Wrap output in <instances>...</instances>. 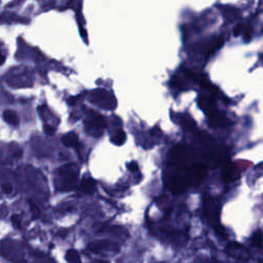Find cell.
I'll return each mask as SVG.
<instances>
[{"instance_id":"cell-19","label":"cell","mask_w":263,"mask_h":263,"mask_svg":"<svg viewBox=\"0 0 263 263\" xmlns=\"http://www.w3.org/2000/svg\"><path fill=\"white\" fill-rule=\"evenodd\" d=\"M44 133H45L46 135H53V134L55 133L56 129H55L54 127H52V126H49V125H44Z\"/></svg>"},{"instance_id":"cell-18","label":"cell","mask_w":263,"mask_h":263,"mask_svg":"<svg viewBox=\"0 0 263 263\" xmlns=\"http://www.w3.org/2000/svg\"><path fill=\"white\" fill-rule=\"evenodd\" d=\"M1 190H2L3 194H5V195H9V194H11V192L13 191V187H12L11 184L5 183V184H2V186H1Z\"/></svg>"},{"instance_id":"cell-10","label":"cell","mask_w":263,"mask_h":263,"mask_svg":"<svg viewBox=\"0 0 263 263\" xmlns=\"http://www.w3.org/2000/svg\"><path fill=\"white\" fill-rule=\"evenodd\" d=\"M3 118L6 123L11 124L13 126H18L19 125V115L14 110H4L3 111Z\"/></svg>"},{"instance_id":"cell-14","label":"cell","mask_w":263,"mask_h":263,"mask_svg":"<svg viewBox=\"0 0 263 263\" xmlns=\"http://www.w3.org/2000/svg\"><path fill=\"white\" fill-rule=\"evenodd\" d=\"M251 241H252V245L256 247H261L263 245V234L260 229L256 230L254 234H253L251 238Z\"/></svg>"},{"instance_id":"cell-22","label":"cell","mask_w":263,"mask_h":263,"mask_svg":"<svg viewBox=\"0 0 263 263\" xmlns=\"http://www.w3.org/2000/svg\"><path fill=\"white\" fill-rule=\"evenodd\" d=\"M30 207H31V210H32V212L34 211V214H35V217L38 215V209L36 208V206L34 205V204H32L31 203V201H30Z\"/></svg>"},{"instance_id":"cell-9","label":"cell","mask_w":263,"mask_h":263,"mask_svg":"<svg viewBox=\"0 0 263 263\" xmlns=\"http://www.w3.org/2000/svg\"><path fill=\"white\" fill-rule=\"evenodd\" d=\"M62 143L66 147H77L78 146V136L74 132H69L68 134L62 137Z\"/></svg>"},{"instance_id":"cell-21","label":"cell","mask_w":263,"mask_h":263,"mask_svg":"<svg viewBox=\"0 0 263 263\" xmlns=\"http://www.w3.org/2000/svg\"><path fill=\"white\" fill-rule=\"evenodd\" d=\"M14 155H15V157H16V158H18V159H19V158H21V157H22V155H23V150H22V149H19V150H17Z\"/></svg>"},{"instance_id":"cell-15","label":"cell","mask_w":263,"mask_h":263,"mask_svg":"<svg viewBox=\"0 0 263 263\" xmlns=\"http://www.w3.org/2000/svg\"><path fill=\"white\" fill-rule=\"evenodd\" d=\"M252 35H253V30L251 27L247 26L244 30V33H242V36H244V39L245 42H250V40L252 39Z\"/></svg>"},{"instance_id":"cell-5","label":"cell","mask_w":263,"mask_h":263,"mask_svg":"<svg viewBox=\"0 0 263 263\" xmlns=\"http://www.w3.org/2000/svg\"><path fill=\"white\" fill-rule=\"evenodd\" d=\"M111 95L107 92H105L104 89H96L95 92H93L92 94V97L93 99H89V101L92 100L94 103L100 105V106H102V108H104V103L105 102V105H106V108H109V109H112L115 105L114 103V100L113 98H111V99H105V98H108L110 97Z\"/></svg>"},{"instance_id":"cell-7","label":"cell","mask_w":263,"mask_h":263,"mask_svg":"<svg viewBox=\"0 0 263 263\" xmlns=\"http://www.w3.org/2000/svg\"><path fill=\"white\" fill-rule=\"evenodd\" d=\"M240 177H241V173H240V170L237 168V166L231 165V164L225 166L223 170V174H222V178L224 179V181L234 182L240 179Z\"/></svg>"},{"instance_id":"cell-3","label":"cell","mask_w":263,"mask_h":263,"mask_svg":"<svg viewBox=\"0 0 263 263\" xmlns=\"http://www.w3.org/2000/svg\"><path fill=\"white\" fill-rule=\"evenodd\" d=\"M225 252L228 256L238 260H248L250 258L249 251L236 241L229 242L225 248Z\"/></svg>"},{"instance_id":"cell-20","label":"cell","mask_w":263,"mask_h":263,"mask_svg":"<svg viewBox=\"0 0 263 263\" xmlns=\"http://www.w3.org/2000/svg\"><path fill=\"white\" fill-rule=\"evenodd\" d=\"M12 221H13V223H14V225H15L16 227H20V226H21V224H20V218H19V216H17V215H13V216H12Z\"/></svg>"},{"instance_id":"cell-17","label":"cell","mask_w":263,"mask_h":263,"mask_svg":"<svg viewBox=\"0 0 263 263\" xmlns=\"http://www.w3.org/2000/svg\"><path fill=\"white\" fill-rule=\"evenodd\" d=\"M128 169L130 172H132V173H136V172L139 171V166L137 165L136 161H132V163L129 164Z\"/></svg>"},{"instance_id":"cell-2","label":"cell","mask_w":263,"mask_h":263,"mask_svg":"<svg viewBox=\"0 0 263 263\" xmlns=\"http://www.w3.org/2000/svg\"><path fill=\"white\" fill-rule=\"evenodd\" d=\"M92 118H89V120H86V131L88 132V134L92 135H95L94 131H97L98 134L101 135L103 130L107 127L106 121L102 115L94 112V111H92Z\"/></svg>"},{"instance_id":"cell-8","label":"cell","mask_w":263,"mask_h":263,"mask_svg":"<svg viewBox=\"0 0 263 263\" xmlns=\"http://www.w3.org/2000/svg\"><path fill=\"white\" fill-rule=\"evenodd\" d=\"M79 191L85 195H92L95 190V181L93 178H85L79 185Z\"/></svg>"},{"instance_id":"cell-16","label":"cell","mask_w":263,"mask_h":263,"mask_svg":"<svg viewBox=\"0 0 263 263\" xmlns=\"http://www.w3.org/2000/svg\"><path fill=\"white\" fill-rule=\"evenodd\" d=\"M245 26L242 25V24H239L237 25L235 28H234V35L235 36H239L241 34L244 33V30H245Z\"/></svg>"},{"instance_id":"cell-4","label":"cell","mask_w":263,"mask_h":263,"mask_svg":"<svg viewBox=\"0 0 263 263\" xmlns=\"http://www.w3.org/2000/svg\"><path fill=\"white\" fill-rule=\"evenodd\" d=\"M197 104L199 108L203 110L208 116L213 115L214 113L217 112L215 100L210 95H200L197 100Z\"/></svg>"},{"instance_id":"cell-12","label":"cell","mask_w":263,"mask_h":263,"mask_svg":"<svg viewBox=\"0 0 263 263\" xmlns=\"http://www.w3.org/2000/svg\"><path fill=\"white\" fill-rule=\"evenodd\" d=\"M126 138H127V136H126L125 132L121 129H118L115 132L114 136L111 138V140H112V143L115 145H123L126 142Z\"/></svg>"},{"instance_id":"cell-11","label":"cell","mask_w":263,"mask_h":263,"mask_svg":"<svg viewBox=\"0 0 263 263\" xmlns=\"http://www.w3.org/2000/svg\"><path fill=\"white\" fill-rule=\"evenodd\" d=\"M181 126H182V128H183L185 131H188V132L194 131V130H196V128H197L195 120L192 119L190 116H187V115H183V116H182V119H181Z\"/></svg>"},{"instance_id":"cell-23","label":"cell","mask_w":263,"mask_h":263,"mask_svg":"<svg viewBox=\"0 0 263 263\" xmlns=\"http://www.w3.org/2000/svg\"><path fill=\"white\" fill-rule=\"evenodd\" d=\"M209 263H224V262H220V261H217V260H212Z\"/></svg>"},{"instance_id":"cell-1","label":"cell","mask_w":263,"mask_h":263,"mask_svg":"<svg viewBox=\"0 0 263 263\" xmlns=\"http://www.w3.org/2000/svg\"><path fill=\"white\" fill-rule=\"evenodd\" d=\"M220 209L217 201L211 197L205 198V215L210 223L215 228L220 226L219 223Z\"/></svg>"},{"instance_id":"cell-13","label":"cell","mask_w":263,"mask_h":263,"mask_svg":"<svg viewBox=\"0 0 263 263\" xmlns=\"http://www.w3.org/2000/svg\"><path fill=\"white\" fill-rule=\"evenodd\" d=\"M66 260L69 263H82V259H80V256L78 254V252L76 250H69L66 253Z\"/></svg>"},{"instance_id":"cell-6","label":"cell","mask_w":263,"mask_h":263,"mask_svg":"<svg viewBox=\"0 0 263 263\" xmlns=\"http://www.w3.org/2000/svg\"><path fill=\"white\" fill-rule=\"evenodd\" d=\"M209 124L211 127L214 128H225L230 124V121L224 113H221L217 111L213 115L209 116Z\"/></svg>"}]
</instances>
